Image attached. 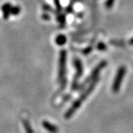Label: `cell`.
Instances as JSON below:
<instances>
[{
  "mask_svg": "<svg viewBox=\"0 0 133 133\" xmlns=\"http://www.w3.org/2000/svg\"><path fill=\"white\" fill-rule=\"evenodd\" d=\"M96 82L97 81L95 80V81L92 82L91 85L86 90V91L82 94V95L78 98L76 100L75 102H73V104L71 105V107H70V109H67L66 112L64 114V118L66 119H69L71 118L73 115L76 113V112L79 109V107H81V104H83V102L84 101V100L87 98V97L89 96V95L91 93V92L93 90L94 87H95V84H96Z\"/></svg>",
  "mask_w": 133,
  "mask_h": 133,
  "instance_id": "cell-1",
  "label": "cell"
},
{
  "mask_svg": "<svg viewBox=\"0 0 133 133\" xmlns=\"http://www.w3.org/2000/svg\"><path fill=\"white\" fill-rule=\"evenodd\" d=\"M124 74H125V69L124 67H121L117 73V76L115 78L114 83L112 85V90L114 92H117L119 90L122 80L124 78Z\"/></svg>",
  "mask_w": 133,
  "mask_h": 133,
  "instance_id": "cell-2",
  "label": "cell"
},
{
  "mask_svg": "<svg viewBox=\"0 0 133 133\" xmlns=\"http://www.w3.org/2000/svg\"><path fill=\"white\" fill-rule=\"evenodd\" d=\"M62 57H61V63H60V68H59V74H58V79L63 85H65V79H64V75H65V52H62Z\"/></svg>",
  "mask_w": 133,
  "mask_h": 133,
  "instance_id": "cell-3",
  "label": "cell"
},
{
  "mask_svg": "<svg viewBox=\"0 0 133 133\" xmlns=\"http://www.w3.org/2000/svg\"><path fill=\"white\" fill-rule=\"evenodd\" d=\"M42 127L50 133H58V127L57 126L52 124L48 121H43Z\"/></svg>",
  "mask_w": 133,
  "mask_h": 133,
  "instance_id": "cell-4",
  "label": "cell"
},
{
  "mask_svg": "<svg viewBox=\"0 0 133 133\" xmlns=\"http://www.w3.org/2000/svg\"><path fill=\"white\" fill-rule=\"evenodd\" d=\"M22 124H23V127H24V130H25V132L34 133L33 128H32V127H31V125H30V122H29L27 119H23V120H22Z\"/></svg>",
  "mask_w": 133,
  "mask_h": 133,
  "instance_id": "cell-5",
  "label": "cell"
},
{
  "mask_svg": "<svg viewBox=\"0 0 133 133\" xmlns=\"http://www.w3.org/2000/svg\"><path fill=\"white\" fill-rule=\"evenodd\" d=\"M56 42H57L58 44H64V43H65V38H64V36H58V37L56 38Z\"/></svg>",
  "mask_w": 133,
  "mask_h": 133,
  "instance_id": "cell-6",
  "label": "cell"
}]
</instances>
